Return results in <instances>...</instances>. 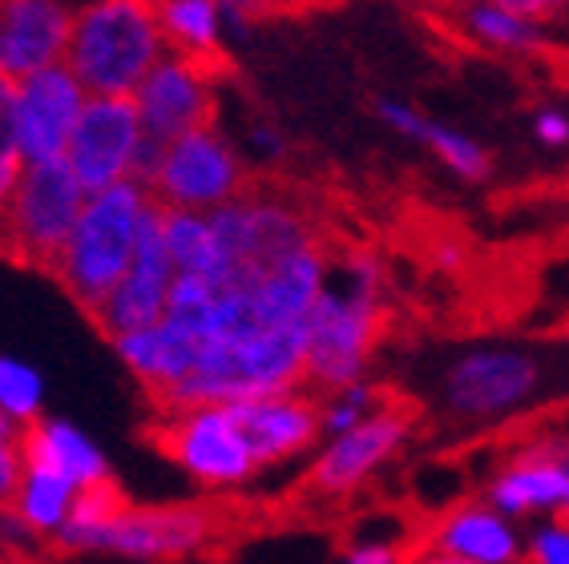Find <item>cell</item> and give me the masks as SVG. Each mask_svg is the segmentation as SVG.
<instances>
[{"mask_svg":"<svg viewBox=\"0 0 569 564\" xmlns=\"http://www.w3.org/2000/svg\"><path fill=\"white\" fill-rule=\"evenodd\" d=\"M460 29L472 41L501 49V53H537L546 49L541 21H529L517 0H497V4H465L457 12Z\"/></svg>","mask_w":569,"mask_h":564,"instance_id":"24","label":"cell"},{"mask_svg":"<svg viewBox=\"0 0 569 564\" xmlns=\"http://www.w3.org/2000/svg\"><path fill=\"white\" fill-rule=\"evenodd\" d=\"M417 564H469V561H457V556H445V553H432V548H428V553L417 556Z\"/></svg>","mask_w":569,"mask_h":564,"instance_id":"34","label":"cell"},{"mask_svg":"<svg viewBox=\"0 0 569 564\" xmlns=\"http://www.w3.org/2000/svg\"><path fill=\"white\" fill-rule=\"evenodd\" d=\"M24 170H29V162H24L21 138H17V85L0 81V214L9 207V198L17 194Z\"/></svg>","mask_w":569,"mask_h":564,"instance_id":"28","label":"cell"},{"mask_svg":"<svg viewBox=\"0 0 569 564\" xmlns=\"http://www.w3.org/2000/svg\"><path fill=\"white\" fill-rule=\"evenodd\" d=\"M348 564H400V548L388 541H360L348 553Z\"/></svg>","mask_w":569,"mask_h":564,"instance_id":"33","label":"cell"},{"mask_svg":"<svg viewBox=\"0 0 569 564\" xmlns=\"http://www.w3.org/2000/svg\"><path fill=\"white\" fill-rule=\"evenodd\" d=\"M428 544H432V553L457 556L469 564H526L521 561L526 548H521L513 521L489 504H472V500L440 512L437 521L428 524Z\"/></svg>","mask_w":569,"mask_h":564,"instance_id":"18","label":"cell"},{"mask_svg":"<svg viewBox=\"0 0 569 564\" xmlns=\"http://www.w3.org/2000/svg\"><path fill=\"white\" fill-rule=\"evenodd\" d=\"M44 407V380L41 371L29 367L17 355H0V420L12 423L17 432L33 427Z\"/></svg>","mask_w":569,"mask_h":564,"instance_id":"25","label":"cell"},{"mask_svg":"<svg viewBox=\"0 0 569 564\" xmlns=\"http://www.w3.org/2000/svg\"><path fill=\"white\" fill-rule=\"evenodd\" d=\"M485 504L509 521L549 512L553 521L569 528V440L553 435V440L526 447V456L505 464L493 476Z\"/></svg>","mask_w":569,"mask_h":564,"instance_id":"16","label":"cell"},{"mask_svg":"<svg viewBox=\"0 0 569 564\" xmlns=\"http://www.w3.org/2000/svg\"><path fill=\"white\" fill-rule=\"evenodd\" d=\"M417 141L428 145V150L437 153L440 162L449 165L457 178H465V182H485L489 170H493V158H489V150H485L481 141H472L469 133H460V130H449V125H440V121H432V118L420 121Z\"/></svg>","mask_w":569,"mask_h":564,"instance_id":"26","label":"cell"},{"mask_svg":"<svg viewBox=\"0 0 569 564\" xmlns=\"http://www.w3.org/2000/svg\"><path fill=\"white\" fill-rule=\"evenodd\" d=\"M383 271L368 250L331 262L328 286L307 315V391L328 400L363 383L368 359L383 331Z\"/></svg>","mask_w":569,"mask_h":564,"instance_id":"1","label":"cell"},{"mask_svg":"<svg viewBox=\"0 0 569 564\" xmlns=\"http://www.w3.org/2000/svg\"><path fill=\"white\" fill-rule=\"evenodd\" d=\"M392 400H383V391L376 383H356V387H343L336 395L323 400V435L336 440V435H348L356 432L360 423H368L376 412H383Z\"/></svg>","mask_w":569,"mask_h":564,"instance_id":"27","label":"cell"},{"mask_svg":"<svg viewBox=\"0 0 569 564\" xmlns=\"http://www.w3.org/2000/svg\"><path fill=\"white\" fill-rule=\"evenodd\" d=\"M86 105L89 93L69 73V66L44 69L21 81L17 85V138H21L24 162H61Z\"/></svg>","mask_w":569,"mask_h":564,"instance_id":"15","label":"cell"},{"mask_svg":"<svg viewBox=\"0 0 569 564\" xmlns=\"http://www.w3.org/2000/svg\"><path fill=\"white\" fill-rule=\"evenodd\" d=\"M251 174L230 138L210 130L187 133L166 145L162 170L153 178L150 198L166 210H190V214H214V210L251 194Z\"/></svg>","mask_w":569,"mask_h":564,"instance_id":"6","label":"cell"},{"mask_svg":"<svg viewBox=\"0 0 569 564\" xmlns=\"http://www.w3.org/2000/svg\"><path fill=\"white\" fill-rule=\"evenodd\" d=\"M219 532V512L207 504H130L101 528L57 532V544L66 553H106L142 564H174L210 548Z\"/></svg>","mask_w":569,"mask_h":564,"instance_id":"4","label":"cell"},{"mask_svg":"<svg viewBox=\"0 0 569 564\" xmlns=\"http://www.w3.org/2000/svg\"><path fill=\"white\" fill-rule=\"evenodd\" d=\"M166 210L158 202H150L142 218V234H138V250H133V262L126 279L118 282V291L106 299L93 323L106 339H126V335H142L150 326H158L166 319V306H170V286H174L178 271L170 262V250H166Z\"/></svg>","mask_w":569,"mask_h":564,"instance_id":"10","label":"cell"},{"mask_svg":"<svg viewBox=\"0 0 569 564\" xmlns=\"http://www.w3.org/2000/svg\"><path fill=\"white\" fill-rule=\"evenodd\" d=\"M214 234H219L227 274L234 266H254V271H271L283 259L299 254L307 246H319V234L303 210L287 207L279 198H267L251 190L247 198L230 202V207L210 214Z\"/></svg>","mask_w":569,"mask_h":564,"instance_id":"9","label":"cell"},{"mask_svg":"<svg viewBox=\"0 0 569 564\" xmlns=\"http://www.w3.org/2000/svg\"><path fill=\"white\" fill-rule=\"evenodd\" d=\"M214 73L219 69L202 66V61L166 53L158 61V69L142 81V89L133 93L146 138L170 145V141L187 138V133L210 130L214 125V109H219Z\"/></svg>","mask_w":569,"mask_h":564,"instance_id":"12","label":"cell"},{"mask_svg":"<svg viewBox=\"0 0 569 564\" xmlns=\"http://www.w3.org/2000/svg\"><path fill=\"white\" fill-rule=\"evenodd\" d=\"M86 185L77 182L66 158L29 165L0 214V254L37 271H53L86 214Z\"/></svg>","mask_w":569,"mask_h":564,"instance_id":"5","label":"cell"},{"mask_svg":"<svg viewBox=\"0 0 569 564\" xmlns=\"http://www.w3.org/2000/svg\"><path fill=\"white\" fill-rule=\"evenodd\" d=\"M541 387V363L529 351L477 348L449 363L440 380V400L452 420L489 423L517 412Z\"/></svg>","mask_w":569,"mask_h":564,"instance_id":"8","label":"cell"},{"mask_svg":"<svg viewBox=\"0 0 569 564\" xmlns=\"http://www.w3.org/2000/svg\"><path fill=\"white\" fill-rule=\"evenodd\" d=\"M113 351H118L126 371L138 380V387H142L150 400H158V395H166L170 387H178L198 363L194 343H190L182 331H174L170 323L150 326L142 335L113 339Z\"/></svg>","mask_w":569,"mask_h":564,"instance_id":"20","label":"cell"},{"mask_svg":"<svg viewBox=\"0 0 569 564\" xmlns=\"http://www.w3.org/2000/svg\"><path fill=\"white\" fill-rule=\"evenodd\" d=\"M412 407L408 403H388L383 412H376L368 423H360L356 432L336 435L319 447V456L311 460L303 476V489L311 496H348L372 476L383 460L396 456V447L408 440L412 427Z\"/></svg>","mask_w":569,"mask_h":564,"instance_id":"13","label":"cell"},{"mask_svg":"<svg viewBox=\"0 0 569 564\" xmlns=\"http://www.w3.org/2000/svg\"><path fill=\"white\" fill-rule=\"evenodd\" d=\"M77 9L57 0H0V81L21 85L66 66Z\"/></svg>","mask_w":569,"mask_h":564,"instance_id":"14","label":"cell"},{"mask_svg":"<svg viewBox=\"0 0 569 564\" xmlns=\"http://www.w3.org/2000/svg\"><path fill=\"white\" fill-rule=\"evenodd\" d=\"M247 141H251V150L263 158V162H279L287 153V141L283 133L274 130V125H267V121H254L251 130H247Z\"/></svg>","mask_w":569,"mask_h":564,"instance_id":"31","label":"cell"},{"mask_svg":"<svg viewBox=\"0 0 569 564\" xmlns=\"http://www.w3.org/2000/svg\"><path fill=\"white\" fill-rule=\"evenodd\" d=\"M142 138L146 130L133 98H89L86 113L69 138L66 162L77 182L86 185V194L93 198L110 185L130 182Z\"/></svg>","mask_w":569,"mask_h":564,"instance_id":"11","label":"cell"},{"mask_svg":"<svg viewBox=\"0 0 569 564\" xmlns=\"http://www.w3.org/2000/svg\"><path fill=\"white\" fill-rule=\"evenodd\" d=\"M153 440L202 489H239L259 472L251 444L230 407H190L158 415Z\"/></svg>","mask_w":569,"mask_h":564,"instance_id":"7","label":"cell"},{"mask_svg":"<svg viewBox=\"0 0 569 564\" xmlns=\"http://www.w3.org/2000/svg\"><path fill=\"white\" fill-rule=\"evenodd\" d=\"M153 9H158V24H162L170 53L202 61L210 69L227 66V57H222L227 29H222V9L214 0H162Z\"/></svg>","mask_w":569,"mask_h":564,"instance_id":"21","label":"cell"},{"mask_svg":"<svg viewBox=\"0 0 569 564\" xmlns=\"http://www.w3.org/2000/svg\"><path fill=\"white\" fill-rule=\"evenodd\" d=\"M230 415L239 420L259 467L283 464V460L307 452L323 435V400L307 387L267 395V400L234 403Z\"/></svg>","mask_w":569,"mask_h":564,"instance_id":"17","label":"cell"},{"mask_svg":"<svg viewBox=\"0 0 569 564\" xmlns=\"http://www.w3.org/2000/svg\"><path fill=\"white\" fill-rule=\"evenodd\" d=\"M24 476V456H21V432L12 423L0 420V504L12 508V496L21 489Z\"/></svg>","mask_w":569,"mask_h":564,"instance_id":"29","label":"cell"},{"mask_svg":"<svg viewBox=\"0 0 569 564\" xmlns=\"http://www.w3.org/2000/svg\"><path fill=\"white\" fill-rule=\"evenodd\" d=\"M77 484L53 467H24L21 489L12 496V516L33 532V536H57L73 516Z\"/></svg>","mask_w":569,"mask_h":564,"instance_id":"22","label":"cell"},{"mask_svg":"<svg viewBox=\"0 0 569 564\" xmlns=\"http://www.w3.org/2000/svg\"><path fill=\"white\" fill-rule=\"evenodd\" d=\"M526 564H569V528L566 524L537 528L533 541H529V561Z\"/></svg>","mask_w":569,"mask_h":564,"instance_id":"30","label":"cell"},{"mask_svg":"<svg viewBox=\"0 0 569 564\" xmlns=\"http://www.w3.org/2000/svg\"><path fill=\"white\" fill-rule=\"evenodd\" d=\"M21 456L24 467H53L66 480H73L77 489H93V484L113 480L106 452L77 423L57 420V415H41L33 427H24Z\"/></svg>","mask_w":569,"mask_h":564,"instance_id":"19","label":"cell"},{"mask_svg":"<svg viewBox=\"0 0 569 564\" xmlns=\"http://www.w3.org/2000/svg\"><path fill=\"white\" fill-rule=\"evenodd\" d=\"M170 53L158 9L146 0H98L77 9L66 66L89 98H133Z\"/></svg>","mask_w":569,"mask_h":564,"instance_id":"2","label":"cell"},{"mask_svg":"<svg viewBox=\"0 0 569 564\" xmlns=\"http://www.w3.org/2000/svg\"><path fill=\"white\" fill-rule=\"evenodd\" d=\"M166 210V207H162ZM166 250L178 274L222 282L227 279V259H222L219 234L210 214H190V210H166Z\"/></svg>","mask_w":569,"mask_h":564,"instance_id":"23","label":"cell"},{"mask_svg":"<svg viewBox=\"0 0 569 564\" xmlns=\"http://www.w3.org/2000/svg\"><path fill=\"white\" fill-rule=\"evenodd\" d=\"M150 202V190L133 178L93 194L86 202V214L77 222L73 239L66 242L57 266L49 271L89 319L106 306V299L118 291V282L130 271Z\"/></svg>","mask_w":569,"mask_h":564,"instance_id":"3","label":"cell"},{"mask_svg":"<svg viewBox=\"0 0 569 564\" xmlns=\"http://www.w3.org/2000/svg\"><path fill=\"white\" fill-rule=\"evenodd\" d=\"M533 133L541 145H569V118L561 109H541L533 118Z\"/></svg>","mask_w":569,"mask_h":564,"instance_id":"32","label":"cell"}]
</instances>
